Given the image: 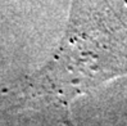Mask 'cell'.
Masks as SVG:
<instances>
[{"instance_id": "cell-1", "label": "cell", "mask_w": 127, "mask_h": 126, "mask_svg": "<svg viewBox=\"0 0 127 126\" xmlns=\"http://www.w3.org/2000/svg\"><path fill=\"white\" fill-rule=\"evenodd\" d=\"M64 40L33 81L35 91L62 107L113 77L127 73V28L105 0H73Z\"/></svg>"}]
</instances>
